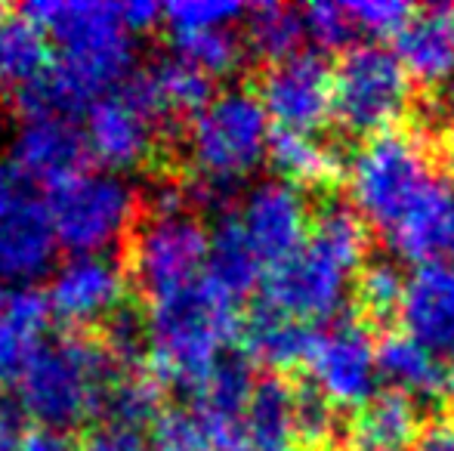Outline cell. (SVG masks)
I'll return each mask as SVG.
<instances>
[{
    "label": "cell",
    "mask_w": 454,
    "mask_h": 451,
    "mask_svg": "<svg viewBox=\"0 0 454 451\" xmlns=\"http://www.w3.org/2000/svg\"><path fill=\"white\" fill-rule=\"evenodd\" d=\"M414 451H454V421H433Z\"/></svg>",
    "instance_id": "obj_38"
},
{
    "label": "cell",
    "mask_w": 454,
    "mask_h": 451,
    "mask_svg": "<svg viewBox=\"0 0 454 451\" xmlns=\"http://www.w3.org/2000/svg\"><path fill=\"white\" fill-rule=\"evenodd\" d=\"M247 451H291L294 446V380L263 374L254 380L241 415Z\"/></svg>",
    "instance_id": "obj_22"
},
{
    "label": "cell",
    "mask_w": 454,
    "mask_h": 451,
    "mask_svg": "<svg viewBox=\"0 0 454 451\" xmlns=\"http://www.w3.org/2000/svg\"><path fill=\"white\" fill-rule=\"evenodd\" d=\"M19 198H22V192H19L16 174L10 170V164H0V220L12 211V205H16Z\"/></svg>",
    "instance_id": "obj_39"
},
{
    "label": "cell",
    "mask_w": 454,
    "mask_h": 451,
    "mask_svg": "<svg viewBox=\"0 0 454 451\" xmlns=\"http://www.w3.org/2000/svg\"><path fill=\"white\" fill-rule=\"evenodd\" d=\"M174 56L185 66L198 68L207 78H226L245 66V41L232 28H201V31H170Z\"/></svg>",
    "instance_id": "obj_30"
},
{
    "label": "cell",
    "mask_w": 454,
    "mask_h": 451,
    "mask_svg": "<svg viewBox=\"0 0 454 451\" xmlns=\"http://www.w3.org/2000/svg\"><path fill=\"white\" fill-rule=\"evenodd\" d=\"M445 390H449V402H451V415H454V368H451V374L445 377ZM454 421V417H451Z\"/></svg>",
    "instance_id": "obj_41"
},
{
    "label": "cell",
    "mask_w": 454,
    "mask_h": 451,
    "mask_svg": "<svg viewBox=\"0 0 454 451\" xmlns=\"http://www.w3.org/2000/svg\"><path fill=\"white\" fill-rule=\"evenodd\" d=\"M309 384L334 411H359L377 396V343L356 319L334 322L318 331L309 349Z\"/></svg>",
    "instance_id": "obj_10"
},
{
    "label": "cell",
    "mask_w": 454,
    "mask_h": 451,
    "mask_svg": "<svg viewBox=\"0 0 454 451\" xmlns=\"http://www.w3.org/2000/svg\"><path fill=\"white\" fill-rule=\"evenodd\" d=\"M59 251L43 201L19 198L0 220V282L25 288L47 276Z\"/></svg>",
    "instance_id": "obj_15"
},
{
    "label": "cell",
    "mask_w": 454,
    "mask_h": 451,
    "mask_svg": "<svg viewBox=\"0 0 454 451\" xmlns=\"http://www.w3.org/2000/svg\"><path fill=\"white\" fill-rule=\"evenodd\" d=\"M22 451H81L72 433H56V430L31 427L25 430Z\"/></svg>",
    "instance_id": "obj_36"
},
{
    "label": "cell",
    "mask_w": 454,
    "mask_h": 451,
    "mask_svg": "<svg viewBox=\"0 0 454 451\" xmlns=\"http://www.w3.org/2000/svg\"><path fill=\"white\" fill-rule=\"evenodd\" d=\"M430 427L418 399L399 390L377 393L368 405L353 411L343 427L340 451H414Z\"/></svg>",
    "instance_id": "obj_16"
},
{
    "label": "cell",
    "mask_w": 454,
    "mask_h": 451,
    "mask_svg": "<svg viewBox=\"0 0 454 451\" xmlns=\"http://www.w3.org/2000/svg\"><path fill=\"white\" fill-rule=\"evenodd\" d=\"M368 263V226L353 207L322 201L303 245L266 269L263 297L275 313L303 325L328 322L353 294V282Z\"/></svg>",
    "instance_id": "obj_1"
},
{
    "label": "cell",
    "mask_w": 454,
    "mask_h": 451,
    "mask_svg": "<svg viewBox=\"0 0 454 451\" xmlns=\"http://www.w3.org/2000/svg\"><path fill=\"white\" fill-rule=\"evenodd\" d=\"M408 278L389 260H368L353 282V309L356 322L368 331L389 334V325L399 319L402 297Z\"/></svg>",
    "instance_id": "obj_28"
},
{
    "label": "cell",
    "mask_w": 454,
    "mask_h": 451,
    "mask_svg": "<svg viewBox=\"0 0 454 451\" xmlns=\"http://www.w3.org/2000/svg\"><path fill=\"white\" fill-rule=\"evenodd\" d=\"M245 50L257 56L266 66L287 59L297 53L300 41H303V10L287 4H257L247 6L245 12Z\"/></svg>",
    "instance_id": "obj_29"
},
{
    "label": "cell",
    "mask_w": 454,
    "mask_h": 451,
    "mask_svg": "<svg viewBox=\"0 0 454 451\" xmlns=\"http://www.w3.org/2000/svg\"><path fill=\"white\" fill-rule=\"evenodd\" d=\"M47 66V35L25 16L22 6H0V87L19 90Z\"/></svg>",
    "instance_id": "obj_26"
},
{
    "label": "cell",
    "mask_w": 454,
    "mask_h": 451,
    "mask_svg": "<svg viewBox=\"0 0 454 451\" xmlns=\"http://www.w3.org/2000/svg\"><path fill=\"white\" fill-rule=\"evenodd\" d=\"M270 164L278 170V180L291 183L294 189H331L343 180V155L337 145L325 143L322 136L306 133H270Z\"/></svg>",
    "instance_id": "obj_21"
},
{
    "label": "cell",
    "mask_w": 454,
    "mask_h": 451,
    "mask_svg": "<svg viewBox=\"0 0 454 451\" xmlns=\"http://www.w3.org/2000/svg\"><path fill=\"white\" fill-rule=\"evenodd\" d=\"M127 278L121 253H78L56 269L47 288L50 313L66 328H96L127 303Z\"/></svg>",
    "instance_id": "obj_11"
},
{
    "label": "cell",
    "mask_w": 454,
    "mask_h": 451,
    "mask_svg": "<svg viewBox=\"0 0 454 451\" xmlns=\"http://www.w3.org/2000/svg\"><path fill=\"white\" fill-rule=\"evenodd\" d=\"M149 331V368L164 386H176L195 396L229 353L239 334L235 303L216 294L204 276L195 284L145 303Z\"/></svg>",
    "instance_id": "obj_3"
},
{
    "label": "cell",
    "mask_w": 454,
    "mask_h": 451,
    "mask_svg": "<svg viewBox=\"0 0 454 451\" xmlns=\"http://www.w3.org/2000/svg\"><path fill=\"white\" fill-rule=\"evenodd\" d=\"M204 282L223 294L229 303H239L254 294L263 282V263L251 251L235 211L223 214L220 223L210 229L207 263H204Z\"/></svg>",
    "instance_id": "obj_20"
},
{
    "label": "cell",
    "mask_w": 454,
    "mask_h": 451,
    "mask_svg": "<svg viewBox=\"0 0 454 451\" xmlns=\"http://www.w3.org/2000/svg\"><path fill=\"white\" fill-rule=\"evenodd\" d=\"M239 334L241 355L251 365H263L270 368V374H281L306 365L318 331L312 325L275 313L263 300H257L239 322Z\"/></svg>",
    "instance_id": "obj_18"
},
{
    "label": "cell",
    "mask_w": 454,
    "mask_h": 451,
    "mask_svg": "<svg viewBox=\"0 0 454 451\" xmlns=\"http://www.w3.org/2000/svg\"><path fill=\"white\" fill-rule=\"evenodd\" d=\"M442 149H436V152H442V161H445V167H451L454 170V105H451V112H449V121H445V127H442Z\"/></svg>",
    "instance_id": "obj_40"
},
{
    "label": "cell",
    "mask_w": 454,
    "mask_h": 451,
    "mask_svg": "<svg viewBox=\"0 0 454 451\" xmlns=\"http://www.w3.org/2000/svg\"><path fill=\"white\" fill-rule=\"evenodd\" d=\"M356 25V35H395L402 25L411 19L414 6L402 4V0H356V4H343Z\"/></svg>",
    "instance_id": "obj_33"
},
{
    "label": "cell",
    "mask_w": 454,
    "mask_h": 451,
    "mask_svg": "<svg viewBox=\"0 0 454 451\" xmlns=\"http://www.w3.org/2000/svg\"><path fill=\"white\" fill-rule=\"evenodd\" d=\"M270 114L254 90H223L185 124L192 176L241 186L270 155Z\"/></svg>",
    "instance_id": "obj_5"
},
{
    "label": "cell",
    "mask_w": 454,
    "mask_h": 451,
    "mask_svg": "<svg viewBox=\"0 0 454 451\" xmlns=\"http://www.w3.org/2000/svg\"><path fill=\"white\" fill-rule=\"evenodd\" d=\"M121 19L133 35H143L155 28V22L161 19V6L152 0H130V4H121Z\"/></svg>",
    "instance_id": "obj_37"
},
{
    "label": "cell",
    "mask_w": 454,
    "mask_h": 451,
    "mask_svg": "<svg viewBox=\"0 0 454 451\" xmlns=\"http://www.w3.org/2000/svg\"><path fill=\"white\" fill-rule=\"evenodd\" d=\"M405 334L424 343L433 355L454 359V269L451 266H418L405 282L399 313Z\"/></svg>",
    "instance_id": "obj_17"
},
{
    "label": "cell",
    "mask_w": 454,
    "mask_h": 451,
    "mask_svg": "<svg viewBox=\"0 0 454 451\" xmlns=\"http://www.w3.org/2000/svg\"><path fill=\"white\" fill-rule=\"evenodd\" d=\"M251 251L263 263V269L291 257L309 235L312 214L303 192L285 180H266L247 189L241 207L235 211Z\"/></svg>",
    "instance_id": "obj_12"
},
{
    "label": "cell",
    "mask_w": 454,
    "mask_h": 451,
    "mask_svg": "<svg viewBox=\"0 0 454 451\" xmlns=\"http://www.w3.org/2000/svg\"><path fill=\"white\" fill-rule=\"evenodd\" d=\"M22 439H25L22 408L0 390V451H22Z\"/></svg>",
    "instance_id": "obj_35"
},
{
    "label": "cell",
    "mask_w": 454,
    "mask_h": 451,
    "mask_svg": "<svg viewBox=\"0 0 454 451\" xmlns=\"http://www.w3.org/2000/svg\"><path fill=\"white\" fill-rule=\"evenodd\" d=\"M81 451H149V446L143 442V436L133 433V430H121V427H93L90 433L81 442Z\"/></svg>",
    "instance_id": "obj_34"
},
{
    "label": "cell",
    "mask_w": 454,
    "mask_h": 451,
    "mask_svg": "<svg viewBox=\"0 0 454 451\" xmlns=\"http://www.w3.org/2000/svg\"><path fill=\"white\" fill-rule=\"evenodd\" d=\"M90 149H87L84 127L74 118L59 114H37L22 118L10 143V170L16 180L41 183L43 189L68 180L87 170Z\"/></svg>",
    "instance_id": "obj_13"
},
{
    "label": "cell",
    "mask_w": 454,
    "mask_h": 451,
    "mask_svg": "<svg viewBox=\"0 0 454 451\" xmlns=\"http://www.w3.org/2000/svg\"><path fill=\"white\" fill-rule=\"evenodd\" d=\"M50 315L47 294L31 284L10 288L0 303V390L16 384L35 349L50 334Z\"/></svg>",
    "instance_id": "obj_19"
},
{
    "label": "cell",
    "mask_w": 454,
    "mask_h": 451,
    "mask_svg": "<svg viewBox=\"0 0 454 451\" xmlns=\"http://www.w3.org/2000/svg\"><path fill=\"white\" fill-rule=\"evenodd\" d=\"M47 217L56 241L78 253H106L124 247L139 217V192L112 170H81L47 189Z\"/></svg>",
    "instance_id": "obj_6"
},
{
    "label": "cell",
    "mask_w": 454,
    "mask_h": 451,
    "mask_svg": "<svg viewBox=\"0 0 454 451\" xmlns=\"http://www.w3.org/2000/svg\"><path fill=\"white\" fill-rule=\"evenodd\" d=\"M247 12L245 4L235 0H174L161 6V19L170 31H201V28H229V22Z\"/></svg>",
    "instance_id": "obj_31"
},
{
    "label": "cell",
    "mask_w": 454,
    "mask_h": 451,
    "mask_svg": "<svg viewBox=\"0 0 454 451\" xmlns=\"http://www.w3.org/2000/svg\"><path fill=\"white\" fill-rule=\"evenodd\" d=\"M124 371L133 368L121 365L93 328H62L43 338L12 386L19 408L37 427L72 433L90 417H99L108 386Z\"/></svg>",
    "instance_id": "obj_2"
},
{
    "label": "cell",
    "mask_w": 454,
    "mask_h": 451,
    "mask_svg": "<svg viewBox=\"0 0 454 451\" xmlns=\"http://www.w3.org/2000/svg\"><path fill=\"white\" fill-rule=\"evenodd\" d=\"M377 374L393 390L411 399H433L445 386V371L439 355L408 334H380L377 338Z\"/></svg>",
    "instance_id": "obj_24"
},
{
    "label": "cell",
    "mask_w": 454,
    "mask_h": 451,
    "mask_svg": "<svg viewBox=\"0 0 454 451\" xmlns=\"http://www.w3.org/2000/svg\"><path fill=\"white\" fill-rule=\"evenodd\" d=\"M411 105V78L380 43H356L334 68V121L347 136L371 139L395 130Z\"/></svg>",
    "instance_id": "obj_7"
},
{
    "label": "cell",
    "mask_w": 454,
    "mask_h": 451,
    "mask_svg": "<svg viewBox=\"0 0 454 451\" xmlns=\"http://www.w3.org/2000/svg\"><path fill=\"white\" fill-rule=\"evenodd\" d=\"M433 155L436 149L418 130H387L364 139L347 174L362 223L387 238L405 226L445 186Z\"/></svg>",
    "instance_id": "obj_4"
},
{
    "label": "cell",
    "mask_w": 454,
    "mask_h": 451,
    "mask_svg": "<svg viewBox=\"0 0 454 451\" xmlns=\"http://www.w3.org/2000/svg\"><path fill=\"white\" fill-rule=\"evenodd\" d=\"M387 241L402 260H411L418 266H451L454 269V186L445 183Z\"/></svg>",
    "instance_id": "obj_23"
},
{
    "label": "cell",
    "mask_w": 454,
    "mask_h": 451,
    "mask_svg": "<svg viewBox=\"0 0 454 451\" xmlns=\"http://www.w3.org/2000/svg\"><path fill=\"white\" fill-rule=\"evenodd\" d=\"M143 78H145V87H149L152 99H155L158 112L164 114V121H168L170 127H176V121L189 124V121L216 97L214 78H207V74L198 72V68L185 66L176 56L143 68Z\"/></svg>",
    "instance_id": "obj_25"
},
{
    "label": "cell",
    "mask_w": 454,
    "mask_h": 451,
    "mask_svg": "<svg viewBox=\"0 0 454 451\" xmlns=\"http://www.w3.org/2000/svg\"><path fill=\"white\" fill-rule=\"evenodd\" d=\"M395 59L424 90L454 84V4L414 6L411 19L393 35Z\"/></svg>",
    "instance_id": "obj_14"
},
{
    "label": "cell",
    "mask_w": 454,
    "mask_h": 451,
    "mask_svg": "<svg viewBox=\"0 0 454 451\" xmlns=\"http://www.w3.org/2000/svg\"><path fill=\"white\" fill-rule=\"evenodd\" d=\"M168 408L164 405V384L152 374V368H133L124 371L102 399L99 417L106 427H121L139 433L152 427L155 417Z\"/></svg>",
    "instance_id": "obj_27"
},
{
    "label": "cell",
    "mask_w": 454,
    "mask_h": 451,
    "mask_svg": "<svg viewBox=\"0 0 454 451\" xmlns=\"http://www.w3.org/2000/svg\"><path fill=\"white\" fill-rule=\"evenodd\" d=\"M303 31L322 50H340V53L353 47L356 37V25L343 4H309L303 10Z\"/></svg>",
    "instance_id": "obj_32"
},
{
    "label": "cell",
    "mask_w": 454,
    "mask_h": 451,
    "mask_svg": "<svg viewBox=\"0 0 454 451\" xmlns=\"http://www.w3.org/2000/svg\"><path fill=\"white\" fill-rule=\"evenodd\" d=\"M170 133L174 127L158 112L143 72H133L124 84L99 97L87 109V149L90 158L102 161L112 174L158 167L164 155V139Z\"/></svg>",
    "instance_id": "obj_8"
},
{
    "label": "cell",
    "mask_w": 454,
    "mask_h": 451,
    "mask_svg": "<svg viewBox=\"0 0 454 451\" xmlns=\"http://www.w3.org/2000/svg\"><path fill=\"white\" fill-rule=\"evenodd\" d=\"M257 97L275 130L318 136V130L334 121V68L322 53L297 50L266 66Z\"/></svg>",
    "instance_id": "obj_9"
}]
</instances>
